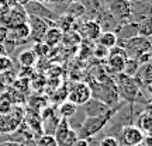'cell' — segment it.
I'll list each match as a JSON object with an SVG mask.
<instances>
[{"mask_svg":"<svg viewBox=\"0 0 152 146\" xmlns=\"http://www.w3.org/2000/svg\"><path fill=\"white\" fill-rule=\"evenodd\" d=\"M68 101L73 103L77 107H82L83 104L86 103L89 98H92V90H90V86L86 84V83H76L75 86L72 87V90L68 92Z\"/></svg>","mask_w":152,"mask_h":146,"instance_id":"obj_12","label":"cell"},{"mask_svg":"<svg viewBox=\"0 0 152 146\" xmlns=\"http://www.w3.org/2000/svg\"><path fill=\"white\" fill-rule=\"evenodd\" d=\"M86 13V6L83 4L82 1H72L68 4V7L65 9V13L64 14H68V16L73 17V18H79L83 14Z\"/></svg>","mask_w":152,"mask_h":146,"instance_id":"obj_22","label":"cell"},{"mask_svg":"<svg viewBox=\"0 0 152 146\" xmlns=\"http://www.w3.org/2000/svg\"><path fill=\"white\" fill-rule=\"evenodd\" d=\"M27 23L28 27H30V39H33L34 42H41L45 33H47V30L51 25H55V23L44 20V18H39V17L35 16H28Z\"/></svg>","mask_w":152,"mask_h":146,"instance_id":"obj_10","label":"cell"},{"mask_svg":"<svg viewBox=\"0 0 152 146\" xmlns=\"http://www.w3.org/2000/svg\"><path fill=\"white\" fill-rule=\"evenodd\" d=\"M115 107V105H114ZM82 108H83V114H85V117H100V115H103L109 111L111 107H109L107 104L102 101V100H99V98H89L86 103L82 105Z\"/></svg>","mask_w":152,"mask_h":146,"instance_id":"obj_14","label":"cell"},{"mask_svg":"<svg viewBox=\"0 0 152 146\" xmlns=\"http://www.w3.org/2000/svg\"><path fill=\"white\" fill-rule=\"evenodd\" d=\"M120 108H121V104H117L115 107H111L107 113L100 115V117H87V118H85L83 122L80 124V126H79V129L76 131L77 136L82 138V139H92L93 136L97 135L99 132L109 124L111 118L117 114V111H120Z\"/></svg>","mask_w":152,"mask_h":146,"instance_id":"obj_1","label":"cell"},{"mask_svg":"<svg viewBox=\"0 0 152 146\" xmlns=\"http://www.w3.org/2000/svg\"><path fill=\"white\" fill-rule=\"evenodd\" d=\"M97 42L100 46H103L106 49H111L117 45V35L114 31H110V30H103L102 34L99 35Z\"/></svg>","mask_w":152,"mask_h":146,"instance_id":"obj_19","label":"cell"},{"mask_svg":"<svg viewBox=\"0 0 152 146\" xmlns=\"http://www.w3.org/2000/svg\"><path fill=\"white\" fill-rule=\"evenodd\" d=\"M82 38H85L87 41H97L99 35L102 34V25L97 20H85L83 23L79 24V27L76 30Z\"/></svg>","mask_w":152,"mask_h":146,"instance_id":"obj_13","label":"cell"},{"mask_svg":"<svg viewBox=\"0 0 152 146\" xmlns=\"http://www.w3.org/2000/svg\"><path fill=\"white\" fill-rule=\"evenodd\" d=\"M35 146H58V145H56V141H55L54 136L45 134V135H42L37 141Z\"/></svg>","mask_w":152,"mask_h":146,"instance_id":"obj_26","label":"cell"},{"mask_svg":"<svg viewBox=\"0 0 152 146\" xmlns=\"http://www.w3.org/2000/svg\"><path fill=\"white\" fill-rule=\"evenodd\" d=\"M107 9L110 14L121 23L130 21V18L134 14L132 3L130 0H109Z\"/></svg>","mask_w":152,"mask_h":146,"instance_id":"obj_6","label":"cell"},{"mask_svg":"<svg viewBox=\"0 0 152 146\" xmlns=\"http://www.w3.org/2000/svg\"><path fill=\"white\" fill-rule=\"evenodd\" d=\"M13 68V60L9 56H0V75Z\"/></svg>","mask_w":152,"mask_h":146,"instance_id":"obj_28","label":"cell"},{"mask_svg":"<svg viewBox=\"0 0 152 146\" xmlns=\"http://www.w3.org/2000/svg\"><path fill=\"white\" fill-rule=\"evenodd\" d=\"M140 63L137 59H132V58H128L127 62H125V66H124V70L121 73H124L127 76H131V77H135L138 70H140Z\"/></svg>","mask_w":152,"mask_h":146,"instance_id":"obj_24","label":"cell"},{"mask_svg":"<svg viewBox=\"0 0 152 146\" xmlns=\"http://www.w3.org/2000/svg\"><path fill=\"white\" fill-rule=\"evenodd\" d=\"M120 136H121L120 138L121 146H140L145 141L147 135L140 128H137L135 125H125V126H123Z\"/></svg>","mask_w":152,"mask_h":146,"instance_id":"obj_11","label":"cell"},{"mask_svg":"<svg viewBox=\"0 0 152 146\" xmlns=\"http://www.w3.org/2000/svg\"><path fill=\"white\" fill-rule=\"evenodd\" d=\"M55 141H56V145L58 146H73L76 141H77V132L73 131V128L69 124V119L61 118L56 128L54 131Z\"/></svg>","mask_w":152,"mask_h":146,"instance_id":"obj_5","label":"cell"},{"mask_svg":"<svg viewBox=\"0 0 152 146\" xmlns=\"http://www.w3.org/2000/svg\"><path fill=\"white\" fill-rule=\"evenodd\" d=\"M90 87H97V90H92V97L104 101L109 107H113V105L118 104L120 97L118 93H117V87H115V83H114L111 77H106L100 83H96V86Z\"/></svg>","mask_w":152,"mask_h":146,"instance_id":"obj_3","label":"cell"},{"mask_svg":"<svg viewBox=\"0 0 152 146\" xmlns=\"http://www.w3.org/2000/svg\"><path fill=\"white\" fill-rule=\"evenodd\" d=\"M37 59L38 56L34 54L33 49H24L18 54V63L24 68H33L37 63Z\"/></svg>","mask_w":152,"mask_h":146,"instance_id":"obj_20","label":"cell"},{"mask_svg":"<svg viewBox=\"0 0 152 146\" xmlns=\"http://www.w3.org/2000/svg\"><path fill=\"white\" fill-rule=\"evenodd\" d=\"M117 45L124 49L128 58L137 59L144 52H151V41L149 38L144 37H134L130 39H117Z\"/></svg>","mask_w":152,"mask_h":146,"instance_id":"obj_4","label":"cell"},{"mask_svg":"<svg viewBox=\"0 0 152 146\" xmlns=\"http://www.w3.org/2000/svg\"><path fill=\"white\" fill-rule=\"evenodd\" d=\"M27 13L24 10V7L21 4H13L6 11L4 14L0 16V27H4V28H11L17 25V24H21V23L27 21Z\"/></svg>","mask_w":152,"mask_h":146,"instance_id":"obj_7","label":"cell"},{"mask_svg":"<svg viewBox=\"0 0 152 146\" xmlns=\"http://www.w3.org/2000/svg\"><path fill=\"white\" fill-rule=\"evenodd\" d=\"M14 1H16L17 4H21V6H24V4H26V3H28L30 0H14Z\"/></svg>","mask_w":152,"mask_h":146,"instance_id":"obj_32","label":"cell"},{"mask_svg":"<svg viewBox=\"0 0 152 146\" xmlns=\"http://www.w3.org/2000/svg\"><path fill=\"white\" fill-rule=\"evenodd\" d=\"M99 146H121V143H120V141L115 138V136H104L102 141L99 142Z\"/></svg>","mask_w":152,"mask_h":146,"instance_id":"obj_29","label":"cell"},{"mask_svg":"<svg viewBox=\"0 0 152 146\" xmlns=\"http://www.w3.org/2000/svg\"><path fill=\"white\" fill-rule=\"evenodd\" d=\"M76 113H77V105H75L71 101H64V103L59 105V108H58V115H59V118H65V119H71L72 117H75Z\"/></svg>","mask_w":152,"mask_h":146,"instance_id":"obj_21","label":"cell"},{"mask_svg":"<svg viewBox=\"0 0 152 146\" xmlns=\"http://www.w3.org/2000/svg\"><path fill=\"white\" fill-rule=\"evenodd\" d=\"M23 7H24V10L27 13V16H35L52 23H55L58 20V17H59V14H56L54 10H51L49 7L44 4L42 1H38V0H30Z\"/></svg>","mask_w":152,"mask_h":146,"instance_id":"obj_9","label":"cell"},{"mask_svg":"<svg viewBox=\"0 0 152 146\" xmlns=\"http://www.w3.org/2000/svg\"><path fill=\"white\" fill-rule=\"evenodd\" d=\"M33 51H34V54L37 55V56H47L48 52H49V48L44 42H35Z\"/></svg>","mask_w":152,"mask_h":146,"instance_id":"obj_27","label":"cell"},{"mask_svg":"<svg viewBox=\"0 0 152 146\" xmlns=\"http://www.w3.org/2000/svg\"><path fill=\"white\" fill-rule=\"evenodd\" d=\"M62 35H64V31H62L61 28H58L56 25H51V27L47 30V33H45V35H44L41 42H44L48 48H54V46H58L61 44Z\"/></svg>","mask_w":152,"mask_h":146,"instance_id":"obj_17","label":"cell"},{"mask_svg":"<svg viewBox=\"0 0 152 146\" xmlns=\"http://www.w3.org/2000/svg\"><path fill=\"white\" fill-rule=\"evenodd\" d=\"M61 42H64L65 45H69V46H72V45H79V44L82 42V37L79 35L77 31L71 30V31L64 33V35H62V41H61Z\"/></svg>","mask_w":152,"mask_h":146,"instance_id":"obj_23","label":"cell"},{"mask_svg":"<svg viewBox=\"0 0 152 146\" xmlns=\"http://www.w3.org/2000/svg\"><path fill=\"white\" fill-rule=\"evenodd\" d=\"M130 1H134V0H130Z\"/></svg>","mask_w":152,"mask_h":146,"instance_id":"obj_33","label":"cell"},{"mask_svg":"<svg viewBox=\"0 0 152 146\" xmlns=\"http://www.w3.org/2000/svg\"><path fill=\"white\" fill-rule=\"evenodd\" d=\"M117 39H130V38L138 37V23L137 21H127L121 23L117 27Z\"/></svg>","mask_w":152,"mask_h":146,"instance_id":"obj_16","label":"cell"},{"mask_svg":"<svg viewBox=\"0 0 152 146\" xmlns=\"http://www.w3.org/2000/svg\"><path fill=\"white\" fill-rule=\"evenodd\" d=\"M137 124H138V125H135L137 128H140V129H141L147 136H151V131H152L151 110L149 108L144 110V111L141 113V115L138 117V119H137Z\"/></svg>","mask_w":152,"mask_h":146,"instance_id":"obj_18","label":"cell"},{"mask_svg":"<svg viewBox=\"0 0 152 146\" xmlns=\"http://www.w3.org/2000/svg\"><path fill=\"white\" fill-rule=\"evenodd\" d=\"M117 93L120 98H124L127 103H137V100L141 94V83L135 77L127 76L124 73H117V79L114 80Z\"/></svg>","mask_w":152,"mask_h":146,"instance_id":"obj_2","label":"cell"},{"mask_svg":"<svg viewBox=\"0 0 152 146\" xmlns=\"http://www.w3.org/2000/svg\"><path fill=\"white\" fill-rule=\"evenodd\" d=\"M7 39V28L0 27V44H3Z\"/></svg>","mask_w":152,"mask_h":146,"instance_id":"obj_30","label":"cell"},{"mask_svg":"<svg viewBox=\"0 0 152 146\" xmlns=\"http://www.w3.org/2000/svg\"><path fill=\"white\" fill-rule=\"evenodd\" d=\"M89 142H90V139H82V138H77V141L73 143V146H89Z\"/></svg>","mask_w":152,"mask_h":146,"instance_id":"obj_31","label":"cell"},{"mask_svg":"<svg viewBox=\"0 0 152 146\" xmlns=\"http://www.w3.org/2000/svg\"><path fill=\"white\" fill-rule=\"evenodd\" d=\"M138 23V35L144 38H149L152 34V23L149 18H145V20H141Z\"/></svg>","mask_w":152,"mask_h":146,"instance_id":"obj_25","label":"cell"},{"mask_svg":"<svg viewBox=\"0 0 152 146\" xmlns=\"http://www.w3.org/2000/svg\"><path fill=\"white\" fill-rule=\"evenodd\" d=\"M128 59V55L124 49L115 45L114 48L109 49V54L106 56V65H107V69H109L111 73H121L124 70L125 62Z\"/></svg>","mask_w":152,"mask_h":146,"instance_id":"obj_8","label":"cell"},{"mask_svg":"<svg viewBox=\"0 0 152 146\" xmlns=\"http://www.w3.org/2000/svg\"><path fill=\"white\" fill-rule=\"evenodd\" d=\"M28 38H30V27H28L27 21L21 23V24H17V25L7 30V39L13 41L14 44L27 41Z\"/></svg>","mask_w":152,"mask_h":146,"instance_id":"obj_15","label":"cell"}]
</instances>
